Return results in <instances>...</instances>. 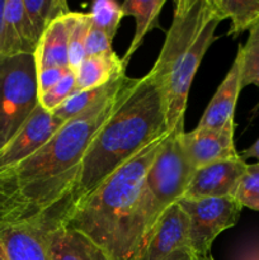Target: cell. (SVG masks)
Returning <instances> with one entry per match:
<instances>
[{
	"mask_svg": "<svg viewBox=\"0 0 259 260\" xmlns=\"http://www.w3.org/2000/svg\"><path fill=\"white\" fill-rule=\"evenodd\" d=\"M137 79L121 85L63 126L35 154L0 172V223H32L46 231L73 189L95 135Z\"/></svg>",
	"mask_w": 259,
	"mask_h": 260,
	"instance_id": "cell-1",
	"label": "cell"
},
{
	"mask_svg": "<svg viewBox=\"0 0 259 260\" xmlns=\"http://www.w3.org/2000/svg\"><path fill=\"white\" fill-rule=\"evenodd\" d=\"M169 135L161 91L150 73L137 79L108 121L91 141L73 189L56 217L55 226L109 175L155 140ZM52 228V229H53Z\"/></svg>",
	"mask_w": 259,
	"mask_h": 260,
	"instance_id": "cell-2",
	"label": "cell"
},
{
	"mask_svg": "<svg viewBox=\"0 0 259 260\" xmlns=\"http://www.w3.org/2000/svg\"><path fill=\"white\" fill-rule=\"evenodd\" d=\"M222 22L212 0H175L173 22L149 71L161 91L169 135L184 134V114L196 73Z\"/></svg>",
	"mask_w": 259,
	"mask_h": 260,
	"instance_id": "cell-3",
	"label": "cell"
},
{
	"mask_svg": "<svg viewBox=\"0 0 259 260\" xmlns=\"http://www.w3.org/2000/svg\"><path fill=\"white\" fill-rule=\"evenodd\" d=\"M167 136L155 140L123 167L109 175L93 193L76 205L60 225L93 241L108 260H128L127 230L147 170Z\"/></svg>",
	"mask_w": 259,
	"mask_h": 260,
	"instance_id": "cell-4",
	"label": "cell"
},
{
	"mask_svg": "<svg viewBox=\"0 0 259 260\" xmlns=\"http://www.w3.org/2000/svg\"><path fill=\"white\" fill-rule=\"evenodd\" d=\"M180 135L164 140L156 159L145 177L127 230V256L139 260L165 211L184 196L192 177L182 146Z\"/></svg>",
	"mask_w": 259,
	"mask_h": 260,
	"instance_id": "cell-5",
	"label": "cell"
},
{
	"mask_svg": "<svg viewBox=\"0 0 259 260\" xmlns=\"http://www.w3.org/2000/svg\"><path fill=\"white\" fill-rule=\"evenodd\" d=\"M38 106L35 55L0 61V149L14 136Z\"/></svg>",
	"mask_w": 259,
	"mask_h": 260,
	"instance_id": "cell-6",
	"label": "cell"
},
{
	"mask_svg": "<svg viewBox=\"0 0 259 260\" xmlns=\"http://www.w3.org/2000/svg\"><path fill=\"white\" fill-rule=\"evenodd\" d=\"M178 203L189 218L190 243L196 256L210 255L215 239L236 225L243 210L234 197H183Z\"/></svg>",
	"mask_w": 259,
	"mask_h": 260,
	"instance_id": "cell-7",
	"label": "cell"
},
{
	"mask_svg": "<svg viewBox=\"0 0 259 260\" xmlns=\"http://www.w3.org/2000/svg\"><path fill=\"white\" fill-rule=\"evenodd\" d=\"M189 218L179 203L170 206L157 222L139 260H195Z\"/></svg>",
	"mask_w": 259,
	"mask_h": 260,
	"instance_id": "cell-8",
	"label": "cell"
},
{
	"mask_svg": "<svg viewBox=\"0 0 259 260\" xmlns=\"http://www.w3.org/2000/svg\"><path fill=\"white\" fill-rule=\"evenodd\" d=\"M63 123L65 122L56 118L38 103L29 118L0 149V172L19 164L35 154L63 126Z\"/></svg>",
	"mask_w": 259,
	"mask_h": 260,
	"instance_id": "cell-9",
	"label": "cell"
},
{
	"mask_svg": "<svg viewBox=\"0 0 259 260\" xmlns=\"http://www.w3.org/2000/svg\"><path fill=\"white\" fill-rule=\"evenodd\" d=\"M234 121L221 129H198L184 132L179 136L180 146L188 164L196 169L240 156L234 145Z\"/></svg>",
	"mask_w": 259,
	"mask_h": 260,
	"instance_id": "cell-10",
	"label": "cell"
},
{
	"mask_svg": "<svg viewBox=\"0 0 259 260\" xmlns=\"http://www.w3.org/2000/svg\"><path fill=\"white\" fill-rule=\"evenodd\" d=\"M246 165L248 164L239 156L196 169L183 197H234Z\"/></svg>",
	"mask_w": 259,
	"mask_h": 260,
	"instance_id": "cell-11",
	"label": "cell"
},
{
	"mask_svg": "<svg viewBox=\"0 0 259 260\" xmlns=\"http://www.w3.org/2000/svg\"><path fill=\"white\" fill-rule=\"evenodd\" d=\"M240 66L241 57L238 51L230 70L228 71L225 79L221 81L216 93L211 98L196 128L217 131L223 128L229 122L234 121L236 102L241 91Z\"/></svg>",
	"mask_w": 259,
	"mask_h": 260,
	"instance_id": "cell-12",
	"label": "cell"
},
{
	"mask_svg": "<svg viewBox=\"0 0 259 260\" xmlns=\"http://www.w3.org/2000/svg\"><path fill=\"white\" fill-rule=\"evenodd\" d=\"M40 38L30 23L23 0H7L3 25V57L35 55Z\"/></svg>",
	"mask_w": 259,
	"mask_h": 260,
	"instance_id": "cell-13",
	"label": "cell"
},
{
	"mask_svg": "<svg viewBox=\"0 0 259 260\" xmlns=\"http://www.w3.org/2000/svg\"><path fill=\"white\" fill-rule=\"evenodd\" d=\"M0 243L10 260H51L47 233L32 223H0Z\"/></svg>",
	"mask_w": 259,
	"mask_h": 260,
	"instance_id": "cell-14",
	"label": "cell"
},
{
	"mask_svg": "<svg viewBox=\"0 0 259 260\" xmlns=\"http://www.w3.org/2000/svg\"><path fill=\"white\" fill-rule=\"evenodd\" d=\"M47 246L51 260H108L93 241L65 225L47 231Z\"/></svg>",
	"mask_w": 259,
	"mask_h": 260,
	"instance_id": "cell-15",
	"label": "cell"
},
{
	"mask_svg": "<svg viewBox=\"0 0 259 260\" xmlns=\"http://www.w3.org/2000/svg\"><path fill=\"white\" fill-rule=\"evenodd\" d=\"M124 75L126 68L114 51L104 55L86 56L75 70L76 90L101 88Z\"/></svg>",
	"mask_w": 259,
	"mask_h": 260,
	"instance_id": "cell-16",
	"label": "cell"
},
{
	"mask_svg": "<svg viewBox=\"0 0 259 260\" xmlns=\"http://www.w3.org/2000/svg\"><path fill=\"white\" fill-rule=\"evenodd\" d=\"M37 70L69 66V30L65 18L55 20L41 36L35 52Z\"/></svg>",
	"mask_w": 259,
	"mask_h": 260,
	"instance_id": "cell-17",
	"label": "cell"
},
{
	"mask_svg": "<svg viewBox=\"0 0 259 260\" xmlns=\"http://www.w3.org/2000/svg\"><path fill=\"white\" fill-rule=\"evenodd\" d=\"M164 4L165 0H126L121 4L124 17L131 15L136 19L134 38L122 57L124 68H127L134 53L141 46L145 36L155 28H161L159 24V15Z\"/></svg>",
	"mask_w": 259,
	"mask_h": 260,
	"instance_id": "cell-18",
	"label": "cell"
},
{
	"mask_svg": "<svg viewBox=\"0 0 259 260\" xmlns=\"http://www.w3.org/2000/svg\"><path fill=\"white\" fill-rule=\"evenodd\" d=\"M221 18L231 20L228 35L236 37L259 22V0H212Z\"/></svg>",
	"mask_w": 259,
	"mask_h": 260,
	"instance_id": "cell-19",
	"label": "cell"
},
{
	"mask_svg": "<svg viewBox=\"0 0 259 260\" xmlns=\"http://www.w3.org/2000/svg\"><path fill=\"white\" fill-rule=\"evenodd\" d=\"M126 78L127 75H124L122 76V78L117 79V80L112 81V83L107 84V85L101 86V88L76 91V93H74L73 95L69 96L61 106H58L57 108L53 112H51V113H52L56 118L61 119L62 122L70 121V119L75 118L76 116L83 113L84 111H86L89 107H91L94 103H96V102L101 98H103L104 95H107V94L111 93L112 90H114L117 86L121 85L122 81Z\"/></svg>",
	"mask_w": 259,
	"mask_h": 260,
	"instance_id": "cell-20",
	"label": "cell"
},
{
	"mask_svg": "<svg viewBox=\"0 0 259 260\" xmlns=\"http://www.w3.org/2000/svg\"><path fill=\"white\" fill-rule=\"evenodd\" d=\"M69 30V66L75 71L80 66L85 55V38L91 25L89 13L70 12L65 15Z\"/></svg>",
	"mask_w": 259,
	"mask_h": 260,
	"instance_id": "cell-21",
	"label": "cell"
},
{
	"mask_svg": "<svg viewBox=\"0 0 259 260\" xmlns=\"http://www.w3.org/2000/svg\"><path fill=\"white\" fill-rule=\"evenodd\" d=\"M23 2L38 38H41L51 23L65 17L71 12L65 0H23Z\"/></svg>",
	"mask_w": 259,
	"mask_h": 260,
	"instance_id": "cell-22",
	"label": "cell"
},
{
	"mask_svg": "<svg viewBox=\"0 0 259 260\" xmlns=\"http://www.w3.org/2000/svg\"><path fill=\"white\" fill-rule=\"evenodd\" d=\"M238 51L241 57V89L248 85L259 88V22L249 29L248 41L239 46Z\"/></svg>",
	"mask_w": 259,
	"mask_h": 260,
	"instance_id": "cell-23",
	"label": "cell"
},
{
	"mask_svg": "<svg viewBox=\"0 0 259 260\" xmlns=\"http://www.w3.org/2000/svg\"><path fill=\"white\" fill-rule=\"evenodd\" d=\"M89 14L91 24L103 30L113 41L122 18L124 17L121 4L114 0H95L91 4Z\"/></svg>",
	"mask_w": 259,
	"mask_h": 260,
	"instance_id": "cell-24",
	"label": "cell"
},
{
	"mask_svg": "<svg viewBox=\"0 0 259 260\" xmlns=\"http://www.w3.org/2000/svg\"><path fill=\"white\" fill-rule=\"evenodd\" d=\"M234 198L241 205L259 212V162L248 164L239 180Z\"/></svg>",
	"mask_w": 259,
	"mask_h": 260,
	"instance_id": "cell-25",
	"label": "cell"
},
{
	"mask_svg": "<svg viewBox=\"0 0 259 260\" xmlns=\"http://www.w3.org/2000/svg\"><path fill=\"white\" fill-rule=\"evenodd\" d=\"M76 91L78 90H76L75 71L70 69L53 88L38 98V103L47 112H53Z\"/></svg>",
	"mask_w": 259,
	"mask_h": 260,
	"instance_id": "cell-26",
	"label": "cell"
},
{
	"mask_svg": "<svg viewBox=\"0 0 259 260\" xmlns=\"http://www.w3.org/2000/svg\"><path fill=\"white\" fill-rule=\"evenodd\" d=\"M113 52L112 40L99 28L90 25L85 38V55L96 56Z\"/></svg>",
	"mask_w": 259,
	"mask_h": 260,
	"instance_id": "cell-27",
	"label": "cell"
},
{
	"mask_svg": "<svg viewBox=\"0 0 259 260\" xmlns=\"http://www.w3.org/2000/svg\"><path fill=\"white\" fill-rule=\"evenodd\" d=\"M69 70L70 68H46L37 70L38 98L53 88Z\"/></svg>",
	"mask_w": 259,
	"mask_h": 260,
	"instance_id": "cell-28",
	"label": "cell"
},
{
	"mask_svg": "<svg viewBox=\"0 0 259 260\" xmlns=\"http://www.w3.org/2000/svg\"><path fill=\"white\" fill-rule=\"evenodd\" d=\"M240 157L244 160V161H245L246 159H251V157H253V159L258 160V162H259V139L256 140V141L254 142L250 147H248V149L244 150V151L241 152Z\"/></svg>",
	"mask_w": 259,
	"mask_h": 260,
	"instance_id": "cell-29",
	"label": "cell"
},
{
	"mask_svg": "<svg viewBox=\"0 0 259 260\" xmlns=\"http://www.w3.org/2000/svg\"><path fill=\"white\" fill-rule=\"evenodd\" d=\"M7 0H0V61L3 60V25H4V9Z\"/></svg>",
	"mask_w": 259,
	"mask_h": 260,
	"instance_id": "cell-30",
	"label": "cell"
},
{
	"mask_svg": "<svg viewBox=\"0 0 259 260\" xmlns=\"http://www.w3.org/2000/svg\"><path fill=\"white\" fill-rule=\"evenodd\" d=\"M0 260H10L7 254V250H5V248L3 246L2 243H0Z\"/></svg>",
	"mask_w": 259,
	"mask_h": 260,
	"instance_id": "cell-31",
	"label": "cell"
},
{
	"mask_svg": "<svg viewBox=\"0 0 259 260\" xmlns=\"http://www.w3.org/2000/svg\"><path fill=\"white\" fill-rule=\"evenodd\" d=\"M195 260H215L212 258V255H206V256H196Z\"/></svg>",
	"mask_w": 259,
	"mask_h": 260,
	"instance_id": "cell-32",
	"label": "cell"
}]
</instances>
